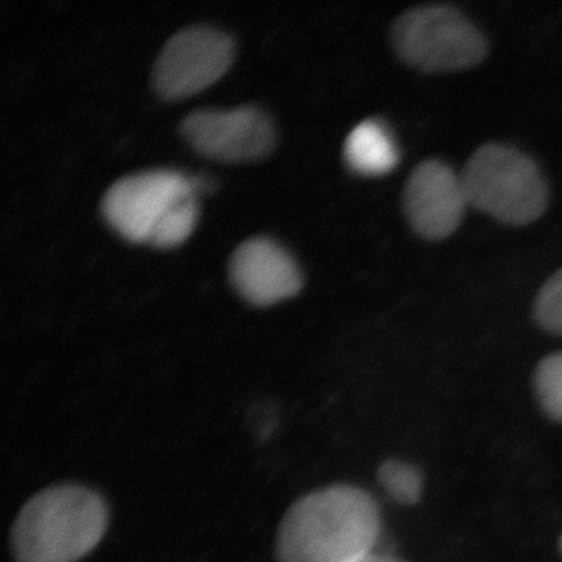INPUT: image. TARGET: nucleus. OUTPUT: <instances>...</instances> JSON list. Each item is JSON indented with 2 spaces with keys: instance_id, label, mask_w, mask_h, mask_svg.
<instances>
[{
  "instance_id": "obj_11",
  "label": "nucleus",
  "mask_w": 562,
  "mask_h": 562,
  "mask_svg": "<svg viewBox=\"0 0 562 562\" xmlns=\"http://www.w3.org/2000/svg\"><path fill=\"white\" fill-rule=\"evenodd\" d=\"M198 221V202L195 195L181 199L176 205L166 211L165 216L158 221L149 236L150 246L169 249L179 246L190 236Z\"/></svg>"
},
{
  "instance_id": "obj_3",
  "label": "nucleus",
  "mask_w": 562,
  "mask_h": 562,
  "mask_svg": "<svg viewBox=\"0 0 562 562\" xmlns=\"http://www.w3.org/2000/svg\"><path fill=\"white\" fill-rule=\"evenodd\" d=\"M461 180L469 205L501 224H531L549 205V190L539 166L506 144H484L473 151Z\"/></svg>"
},
{
  "instance_id": "obj_8",
  "label": "nucleus",
  "mask_w": 562,
  "mask_h": 562,
  "mask_svg": "<svg viewBox=\"0 0 562 562\" xmlns=\"http://www.w3.org/2000/svg\"><path fill=\"white\" fill-rule=\"evenodd\" d=\"M468 205L461 176L439 160L417 165L403 192L406 220L427 241L450 238L460 228Z\"/></svg>"
},
{
  "instance_id": "obj_16",
  "label": "nucleus",
  "mask_w": 562,
  "mask_h": 562,
  "mask_svg": "<svg viewBox=\"0 0 562 562\" xmlns=\"http://www.w3.org/2000/svg\"><path fill=\"white\" fill-rule=\"evenodd\" d=\"M561 550H562V538H561Z\"/></svg>"
},
{
  "instance_id": "obj_10",
  "label": "nucleus",
  "mask_w": 562,
  "mask_h": 562,
  "mask_svg": "<svg viewBox=\"0 0 562 562\" xmlns=\"http://www.w3.org/2000/svg\"><path fill=\"white\" fill-rule=\"evenodd\" d=\"M344 158L351 171L361 176H386L397 166V144L379 121H364L347 136Z\"/></svg>"
},
{
  "instance_id": "obj_15",
  "label": "nucleus",
  "mask_w": 562,
  "mask_h": 562,
  "mask_svg": "<svg viewBox=\"0 0 562 562\" xmlns=\"http://www.w3.org/2000/svg\"><path fill=\"white\" fill-rule=\"evenodd\" d=\"M353 562H403V561L398 560V558L394 557V554L383 553V552H379V550H375V552L366 554V557H362V558H360V560H357Z\"/></svg>"
},
{
  "instance_id": "obj_7",
  "label": "nucleus",
  "mask_w": 562,
  "mask_h": 562,
  "mask_svg": "<svg viewBox=\"0 0 562 562\" xmlns=\"http://www.w3.org/2000/svg\"><path fill=\"white\" fill-rule=\"evenodd\" d=\"M180 135L199 154L227 162L262 160L276 146L271 117L255 105L194 110L180 122Z\"/></svg>"
},
{
  "instance_id": "obj_13",
  "label": "nucleus",
  "mask_w": 562,
  "mask_h": 562,
  "mask_svg": "<svg viewBox=\"0 0 562 562\" xmlns=\"http://www.w3.org/2000/svg\"><path fill=\"white\" fill-rule=\"evenodd\" d=\"M535 387L543 413L562 422V353L550 355L539 362Z\"/></svg>"
},
{
  "instance_id": "obj_14",
  "label": "nucleus",
  "mask_w": 562,
  "mask_h": 562,
  "mask_svg": "<svg viewBox=\"0 0 562 562\" xmlns=\"http://www.w3.org/2000/svg\"><path fill=\"white\" fill-rule=\"evenodd\" d=\"M535 317L543 330L562 335V269L554 272L539 291Z\"/></svg>"
},
{
  "instance_id": "obj_2",
  "label": "nucleus",
  "mask_w": 562,
  "mask_h": 562,
  "mask_svg": "<svg viewBox=\"0 0 562 562\" xmlns=\"http://www.w3.org/2000/svg\"><path fill=\"white\" fill-rule=\"evenodd\" d=\"M110 508L98 491L61 483L33 495L11 528L16 562H79L102 542Z\"/></svg>"
},
{
  "instance_id": "obj_6",
  "label": "nucleus",
  "mask_w": 562,
  "mask_h": 562,
  "mask_svg": "<svg viewBox=\"0 0 562 562\" xmlns=\"http://www.w3.org/2000/svg\"><path fill=\"white\" fill-rule=\"evenodd\" d=\"M190 195H195L191 177L169 169H151L114 181L103 194L101 210L122 238L147 243L166 211Z\"/></svg>"
},
{
  "instance_id": "obj_5",
  "label": "nucleus",
  "mask_w": 562,
  "mask_h": 562,
  "mask_svg": "<svg viewBox=\"0 0 562 562\" xmlns=\"http://www.w3.org/2000/svg\"><path fill=\"white\" fill-rule=\"evenodd\" d=\"M235 55V41L220 29H181L166 41L154 63L151 88L165 101L190 98L220 80Z\"/></svg>"
},
{
  "instance_id": "obj_12",
  "label": "nucleus",
  "mask_w": 562,
  "mask_h": 562,
  "mask_svg": "<svg viewBox=\"0 0 562 562\" xmlns=\"http://www.w3.org/2000/svg\"><path fill=\"white\" fill-rule=\"evenodd\" d=\"M379 480L384 491L402 505H414L420 501L424 476L419 469L402 461H386L379 469Z\"/></svg>"
},
{
  "instance_id": "obj_9",
  "label": "nucleus",
  "mask_w": 562,
  "mask_h": 562,
  "mask_svg": "<svg viewBox=\"0 0 562 562\" xmlns=\"http://www.w3.org/2000/svg\"><path fill=\"white\" fill-rule=\"evenodd\" d=\"M228 273L236 291L258 306L294 297L302 290V273L286 250L272 239H246L233 251Z\"/></svg>"
},
{
  "instance_id": "obj_4",
  "label": "nucleus",
  "mask_w": 562,
  "mask_h": 562,
  "mask_svg": "<svg viewBox=\"0 0 562 562\" xmlns=\"http://www.w3.org/2000/svg\"><path fill=\"white\" fill-rule=\"evenodd\" d=\"M391 44L406 66L425 74L475 68L490 46L482 32L450 5H422L402 13L391 27Z\"/></svg>"
},
{
  "instance_id": "obj_1",
  "label": "nucleus",
  "mask_w": 562,
  "mask_h": 562,
  "mask_svg": "<svg viewBox=\"0 0 562 562\" xmlns=\"http://www.w3.org/2000/svg\"><path fill=\"white\" fill-rule=\"evenodd\" d=\"M382 532L379 505L357 486L310 492L284 514L277 562H353L375 552Z\"/></svg>"
}]
</instances>
